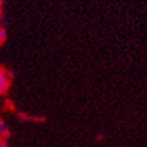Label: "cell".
<instances>
[{"label": "cell", "instance_id": "3", "mask_svg": "<svg viewBox=\"0 0 147 147\" xmlns=\"http://www.w3.org/2000/svg\"><path fill=\"white\" fill-rule=\"evenodd\" d=\"M5 37H7V32H5L4 28L0 27V44H3L4 40H5Z\"/></svg>", "mask_w": 147, "mask_h": 147}, {"label": "cell", "instance_id": "2", "mask_svg": "<svg viewBox=\"0 0 147 147\" xmlns=\"http://www.w3.org/2000/svg\"><path fill=\"white\" fill-rule=\"evenodd\" d=\"M8 134V130H7V126H5V123L3 122V121L0 119V137L3 138V137H5Z\"/></svg>", "mask_w": 147, "mask_h": 147}, {"label": "cell", "instance_id": "6", "mask_svg": "<svg viewBox=\"0 0 147 147\" xmlns=\"http://www.w3.org/2000/svg\"><path fill=\"white\" fill-rule=\"evenodd\" d=\"M3 147H8V146H7V144H4V146H3Z\"/></svg>", "mask_w": 147, "mask_h": 147}, {"label": "cell", "instance_id": "5", "mask_svg": "<svg viewBox=\"0 0 147 147\" xmlns=\"http://www.w3.org/2000/svg\"><path fill=\"white\" fill-rule=\"evenodd\" d=\"M3 1H4V0H0V4H1V3H3Z\"/></svg>", "mask_w": 147, "mask_h": 147}, {"label": "cell", "instance_id": "1", "mask_svg": "<svg viewBox=\"0 0 147 147\" xmlns=\"http://www.w3.org/2000/svg\"><path fill=\"white\" fill-rule=\"evenodd\" d=\"M8 88H9V76L3 68H0V94H4Z\"/></svg>", "mask_w": 147, "mask_h": 147}, {"label": "cell", "instance_id": "4", "mask_svg": "<svg viewBox=\"0 0 147 147\" xmlns=\"http://www.w3.org/2000/svg\"><path fill=\"white\" fill-rule=\"evenodd\" d=\"M4 143H3V139H1V137H0V147H3Z\"/></svg>", "mask_w": 147, "mask_h": 147}]
</instances>
